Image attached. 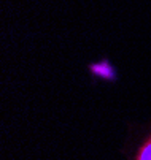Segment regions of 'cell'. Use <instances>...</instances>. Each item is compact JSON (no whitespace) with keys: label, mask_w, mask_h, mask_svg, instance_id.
Here are the masks:
<instances>
[{"label":"cell","mask_w":151,"mask_h":160,"mask_svg":"<svg viewBox=\"0 0 151 160\" xmlns=\"http://www.w3.org/2000/svg\"><path fill=\"white\" fill-rule=\"evenodd\" d=\"M135 160H151V136L142 144V148L138 149Z\"/></svg>","instance_id":"1"}]
</instances>
